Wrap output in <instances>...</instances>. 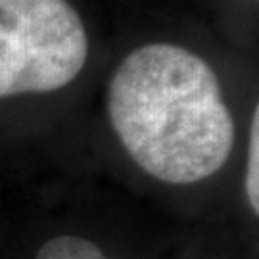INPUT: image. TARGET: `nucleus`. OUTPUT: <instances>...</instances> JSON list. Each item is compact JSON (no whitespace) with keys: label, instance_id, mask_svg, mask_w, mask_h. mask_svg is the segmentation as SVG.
<instances>
[{"label":"nucleus","instance_id":"4","mask_svg":"<svg viewBox=\"0 0 259 259\" xmlns=\"http://www.w3.org/2000/svg\"><path fill=\"white\" fill-rule=\"evenodd\" d=\"M259 108L253 110L248 142V167H246V196L253 213H259Z\"/></svg>","mask_w":259,"mask_h":259},{"label":"nucleus","instance_id":"3","mask_svg":"<svg viewBox=\"0 0 259 259\" xmlns=\"http://www.w3.org/2000/svg\"><path fill=\"white\" fill-rule=\"evenodd\" d=\"M37 259H110L96 244L79 236H58L48 240Z\"/></svg>","mask_w":259,"mask_h":259},{"label":"nucleus","instance_id":"1","mask_svg":"<svg viewBox=\"0 0 259 259\" xmlns=\"http://www.w3.org/2000/svg\"><path fill=\"white\" fill-rule=\"evenodd\" d=\"M111 127L133 161L171 185L217 173L234 146V123L209 64L177 45L131 52L108 89Z\"/></svg>","mask_w":259,"mask_h":259},{"label":"nucleus","instance_id":"2","mask_svg":"<svg viewBox=\"0 0 259 259\" xmlns=\"http://www.w3.org/2000/svg\"><path fill=\"white\" fill-rule=\"evenodd\" d=\"M87 56L84 23L67 0H0V98L54 93Z\"/></svg>","mask_w":259,"mask_h":259}]
</instances>
